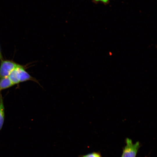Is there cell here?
Masks as SVG:
<instances>
[{"label":"cell","mask_w":157,"mask_h":157,"mask_svg":"<svg viewBox=\"0 0 157 157\" xmlns=\"http://www.w3.org/2000/svg\"><path fill=\"white\" fill-rule=\"evenodd\" d=\"M126 143L122 157H136L140 147L139 142H137L133 143L131 139L127 138L126 140Z\"/></svg>","instance_id":"6da1fadb"},{"label":"cell","mask_w":157,"mask_h":157,"mask_svg":"<svg viewBox=\"0 0 157 157\" xmlns=\"http://www.w3.org/2000/svg\"><path fill=\"white\" fill-rule=\"evenodd\" d=\"M13 85L8 76L0 78V92Z\"/></svg>","instance_id":"5b68a950"},{"label":"cell","mask_w":157,"mask_h":157,"mask_svg":"<svg viewBox=\"0 0 157 157\" xmlns=\"http://www.w3.org/2000/svg\"><path fill=\"white\" fill-rule=\"evenodd\" d=\"M15 68L10 72L8 76L9 78L14 85L19 83L17 76Z\"/></svg>","instance_id":"8992f818"},{"label":"cell","mask_w":157,"mask_h":157,"mask_svg":"<svg viewBox=\"0 0 157 157\" xmlns=\"http://www.w3.org/2000/svg\"><path fill=\"white\" fill-rule=\"evenodd\" d=\"M19 65L12 60L1 61L0 65V78L8 77L10 72Z\"/></svg>","instance_id":"7a4b0ae2"},{"label":"cell","mask_w":157,"mask_h":157,"mask_svg":"<svg viewBox=\"0 0 157 157\" xmlns=\"http://www.w3.org/2000/svg\"><path fill=\"white\" fill-rule=\"evenodd\" d=\"M78 157H102L99 153L97 152H93L88 154L80 155Z\"/></svg>","instance_id":"52a82bcc"},{"label":"cell","mask_w":157,"mask_h":157,"mask_svg":"<svg viewBox=\"0 0 157 157\" xmlns=\"http://www.w3.org/2000/svg\"><path fill=\"white\" fill-rule=\"evenodd\" d=\"M5 119V108L3 98L0 92V131L3 127Z\"/></svg>","instance_id":"277c9868"},{"label":"cell","mask_w":157,"mask_h":157,"mask_svg":"<svg viewBox=\"0 0 157 157\" xmlns=\"http://www.w3.org/2000/svg\"><path fill=\"white\" fill-rule=\"evenodd\" d=\"M3 60V57L2 53H1V50L0 47V60L1 61Z\"/></svg>","instance_id":"9c48e42d"},{"label":"cell","mask_w":157,"mask_h":157,"mask_svg":"<svg viewBox=\"0 0 157 157\" xmlns=\"http://www.w3.org/2000/svg\"><path fill=\"white\" fill-rule=\"evenodd\" d=\"M15 69L19 83L28 81H31L38 83L41 86L38 80L30 75L25 70L24 66L19 64L18 66Z\"/></svg>","instance_id":"3957f363"},{"label":"cell","mask_w":157,"mask_h":157,"mask_svg":"<svg viewBox=\"0 0 157 157\" xmlns=\"http://www.w3.org/2000/svg\"><path fill=\"white\" fill-rule=\"evenodd\" d=\"M92 1L96 4L101 2L105 5H106L109 3L110 0H92Z\"/></svg>","instance_id":"ba28073f"}]
</instances>
